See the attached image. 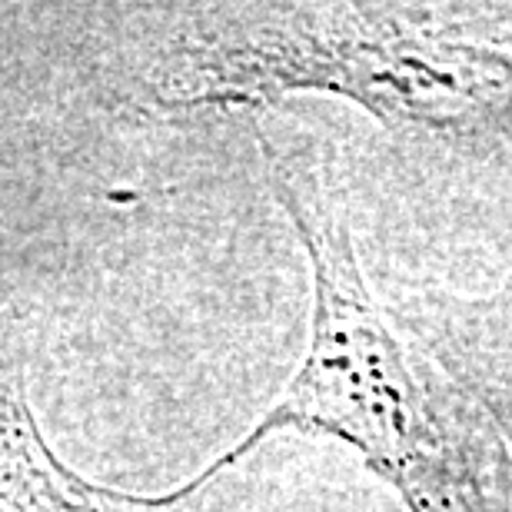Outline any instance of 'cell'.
Returning a JSON list of instances; mask_svg holds the SVG:
<instances>
[{"instance_id": "obj_3", "label": "cell", "mask_w": 512, "mask_h": 512, "mask_svg": "<svg viewBox=\"0 0 512 512\" xmlns=\"http://www.w3.org/2000/svg\"><path fill=\"white\" fill-rule=\"evenodd\" d=\"M193 493V483L160 496L127 493L67 466L30 406L20 316L0 313V512H163Z\"/></svg>"}, {"instance_id": "obj_2", "label": "cell", "mask_w": 512, "mask_h": 512, "mask_svg": "<svg viewBox=\"0 0 512 512\" xmlns=\"http://www.w3.org/2000/svg\"><path fill=\"white\" fill-rule=\"evenodd\" d=\"M253 137L273 197L310 260V340L280 399L237 446L193 476L197 486L213 483L273 433L293 429L346 443L409 512H506L499 496L503 439L483 403L376 300L353 230L313 163L280 147L260 124Z\"/></svg>"}, {"instance_id": "obj_4", "label": "cell", "mask_w": 512, "mask_h": 512, "mask_svg": "<svg viewBox=\"0 0 512 512\" xmlns=\"http://www.w3.org/2000/svg\"><path fill=\"white\" fill-rule=\"evenodd\" d=\"M469 389H473L476 399L483 403L499 439H503L512 453V370L493 376V380H486L483 386H469Z\"/></svg>"}, {"instance_id": "obj_1", "label": "cell", "mask_w": 512, "mask_h": 512, "mask_svg": "<svg viewBox=\"0 0 512 512\" xmlns=\"http://www.w3.org/2000/svg\"><path fill=\"white\" fill-rule=\"evenodd\" d=\"M147 114L340 97L396 133H512V4H183L157 10Z\"/></svg>"}]
</instances>
